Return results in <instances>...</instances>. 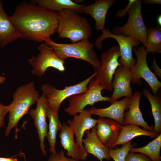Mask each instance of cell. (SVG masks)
I'll return each instance as SVG.
<instances>
[{
  "label": "cell",
  "instance_id": "cell-27",
  "mask_svg": "<svg viewBox=\"0 0 161 161\" xmlns=\"http://www.w3.org/2000/svg\"><path fill=\"white\" fill-rule=\"evenodd\" d=\"M146 49L153 53L161 52V28L158 25H151L148 28L146 39Z\"/></svg>",
  "mask_w": 161,
  "mask_h": 161
},
{
  "label": "cell",
  "instance_id": "cell-20",
  "mask_svg": "<svg viewBox=\"0 0 161 161\" xmlns=\"http://www.w3.org/2000/svg\"><path fill=\"white\" fill-rule=\"evenodd\" d=\"M74 136L72 129L66 123H63L59 136L61 143L67 151L66 156L76 161H85L79 147L75 141Z\"/></svg>",
  "mask_w": 161,
  "mask_h": 161
},
{
  "label": "cell",
  "instance_id": "cell-1",
  "mask_svg": "<svg viewBox=\"0 0 161 161\" xmlns=\"http://www.w3.org/2000/svg\"><path fill=\"white\" fill-rule=\"evenodd\" d=\"M58 14L24 1L16 7L10 18L19 38L41 42L57 32Z\"/></svg>",
  "mask_w": 161,
  "mask_h": 161
},
{
  "label": "cell",
  "instance_id": "cell-29",
  "mask_svg": "<svg viewBox=\"0 0 161 161\" xmlns=\"http://www.w3.org/2000/svg\"><path fill=\"white\" fill-rule=\"evenodd\" d=\"M125 161H152L146 155L140 153H135L129 151Z\"/></svg>",
  "mask_w": 161,
  "mask_h": 161
},
{
  "label": "cell",
  "instance_id": "cell-36",
  "mask_svg": "<svg viewBox=\"0 0 161 161\" xmlns=\"http://www.w3.org/2000/svg\"><path fill=\"white\" fill-rule=\"evenodd\" d=\"M157 22L159 26H161V15H159L157 17Z\"/></svg>",
  "mask_w": 161,
  "mask_h": 161
},
{
  "label": "cell",
  "instance_id": "cell-13",
  "mask_svg": "<svg viewBox=\"0 0 161 161\" xmlns=\"http://www.w3.org/2000/svg\"><path fill=\"white\" fill-rule=\"evenodd\" d=\"M35 109L29 110L28 113L34 120V125L38 135L40 142L39 148L44 156L46 155L44 144L45 139L48 131V126L46 121L47 112L48 107L46 98L43 94L36 102Z\"/></svg>",
  "mask_w": 161,
  "mask_h": 161
},
{
  "label": "cell",
  "instance_id": "cell-28",
  "mask_svg": "<svg viewBox=\"0 0 161 161\" xmlns=\"http://www.w3.org/2000/svg\"><path fill=\"white\" fill-rule=\"evenodd\" d=\"M131 141L127 143L120 148L116 149L109 148V154L114 161H125L126 157L130 149L136 144H131Z\"/></svg>",
  "mask_w": 161,
  "mask_h": 161
},
{
  "label": "cell",
  "instance_id": "cell-12",
  "mask_svg": "<svg viewBox=\"0 0 161 161\" xmlns=\"http://www.w3.org/2000/svg\"><path fill=\"white\" fill-rule=\"evenodd\" d=\"M92 115L87 110L78 114L73 115L72 120L67 121L68 126L73 130L76 137V143L79 147L85 160L88 155V153L83 147L82 143L83 137L85 131L89 130L97 124V119L92 118Z\"/></svg>",
  "mask_w": 161,
  "mask_h": 161
},
{
  "label": "cell",
  "instance_id": "cell-30",
  "mask_svg": "<svg viewBox=\"0 0 161 161\" xmlns=\"http://www.w3.org/2000/svg\"><path fill=\"white\" fill-rule=\"evenodd\" d=\"M65 150H61L58 153L50 154L47 161H76L72 158H68L65 155Z\"/></svg>",
  "mask_w": 161,
  "mask_h": 161
},
{
  "label": "cell",
  "instance_id": "cell-24",
  "mask_svg": "<svg viewBox=\"0 0 161 161\" xmlns=\"http://www.w3.org/2000/svg\"><path fill=\"white\" fill-rule=\"evenodd\" d=\"M47 116L49 121V130L46 137L49 146V151L52 154L57 153L55 149L56 137L58 131L61 130L62 125L60 122L58 112H55L48 107Z\"/></svg>",
  "mask_w": 161,
  "mask_h": 161
},
{
  "label": "cell",
  "instance_id": "cell-34",
  "mask_svg": "<svg viewBox=\"0 0 161 161\" xmlns=\"http://www.w3.org/2000/svg\"><path fill=\"white\" fill-rule=\"evenodd\" d=\"M142 1V3L146 4H161V0H143Z\"/></svg>",
  "mask_w": 161,
  "mask_h": 161
},
{
  "label": "cell",
  "instance_id": "cell-19",
  "mask_svg": "<svg viewBox=\"0 0 161 161\" xmlns=\"http://www.w3.org/2000/svg\"><path fill=\"white\" fill-rule=\"evenodd\" d=\"M142 95L139 92L136 91L131 98L129 110L124 114V125L134 124L140 126L146 130L154 131L144 120L140 109V103Z\"/></svg>",
  "mask_w": 161,
  "mask_h": 161
},
{
  "label": "cell",
  "instance_id": "cell-22",
  "mask_svg": "<svg viewBox=\"0 0 161 161\" xmlns=\"http://www.w3.org/2000/svg\"><path fill=\"white\" fill-rule=\"evenodd\" d=\"M31 3L46 10L59 12L66 9H73L77 12L82 13L83 4L76 3L71 0H33Z\"/></svg>",
  "mask_w": 161,
  "mask_h": 161
},
{
  "label": "cell",
  "instance_id": "cell-10",
  "mask_svg": "<svg viewBox=\"0 0 161 161\" xmlns=\"http://www.w3.org/2000/svg\"><path fill=\"white\" fill-rule=\"evenodd\" d=\"M119 48L116 45L102 54L100 66L95 80L103 89L112 91L113 89L112 79L117 68L120 65Z\"/></svg>",
  "mask_w": 161,
  "mask_h": 161
},
{
  "label": "cell",
  "instance_id": "cell-17",
  "mask_svg": "<svg viewBox=\"0 0 161 161\" xmlns=\"http://www.w3.org/2000/svg\"><path fill=\"white\" fill-rule=\"evenodd\" d=\"M115 0H96L91 5H84L82 12L89 14L95 20V28L98 30H105V22L106 15L110 8Z\"/></svg>",
  "mask_w": 161,
  "mask_h": 161
},
{
  "label": "cell",
  "instance_id": "cell-9",
  "mask_svg": "<svg viewBox=\"0 0 161 161\" xmlns=\"http://www.w3.org/2000/svg\"><path fill=\"white\" fill-rule=\"evenodd\" d=\"M109 38L114 39L118 43L120 53L119 62L121 66L130 71L136 62L132 55L133 47H137L140 43L132 37L114 34L109 30H106L102 31L101 35L96 39L95 45L98 49H101L103 46L102 42Z\"/></svg>",
  "mask_w": 161,
  "mask_h": 161
},
{
  "label": "cell",
  "instance_id": "cell-33",
  "mask_svg": "<svg viewBox=\"0 0 161 161\" xmlns=\"http://www.w3.org/2000/svg\"><path fill=\"white\" fill-rule=\"evenodd\" d=\"M152 64V67L154 71L156 74V75L160 78H161V69L157 65L154 57Z\"/></svg>",
  "mask_w": 161,
  "mask_h": 161
},
{
  "label": "cell",
  "instance_id": "cell-26",
  "mask_svg": "<svg viewBox=\"0 0 161 161\" xmlns=\"http://www.w3.org/2000/svg\"><path fill=\"white\" fill-rule=\"evenodd\" d=\"M161 148V134L147 145L141 148H131L129 151L144 154L149 157L152 161H161L160 155Z\"/></svg>",
  "mask_w": 161,
  "mask_h": 161
},
{
  "label": "cell",
  "instance_id": "cell-35",
  "mask_svg": "<svg viewBox=\"0 0 161 161\" xmlns=\"http://www.w3.org/2000/svg\"><path fill=\"white\" fill-rule=\"evenodd\" d=\"M17 158H5L0 157V161H17Z\"/></svg>",
  "mask_w": 161,
  "mask_h": 161
},
{
  "label": "cell",
  "instance_id": "cell-8",
  "mask_svg": "<svg viewBox=\"0 0 161 161\" xmlns=\"http://www.w3.org/2000/svg\"><path fill=\"white\" fill-rule=\"evenodd\" d=\"M102 90L95 79L93 78L89 82L86 92L69 98V105L64 109V111L69 115L73 116L83 112L87 105L93 106L95 103L100 101L110 102V97L102 95Z\"/></svg>",
  "mask_w": 161,
  "mask_h": 161
},
{
  "label": "cell",
  "instance_id": "cell-23",
  "mask_svg": "<svg viewBox=\"0 0 161 161\" xmlns=\"http://www.w3.org/2000/svg\"><path fill=\"white\" fill-rule=\"evenodd\" d=\"M142 135L149 136L151 138H156L158 136L154 131L142 129L137 125L134 124L126 125L123 126L117 140L110 148H112L118 145H123L134 137Z\"/></svg>",
  "mask_w": 161,
  "mask_h": 161
},
{
  "label": "cell",
  "instance_id": "cell-11",
  "mask_svg": "<svg viewBox=\"0 0 161 161\" xmlns=\"http://www.w3.org/2000/svg\"><path fill=\"white\" fill-rule=\"evenodd\" d=\"M132 51L136 56L137 60L135 65L130 71L131 82L139 84L140 79L143 78L148 84L154 95L157 94L161 87V83L148 67L147 61L148 52L143 46L138 47L137 49L135 47Z\"/></svg>",
  "mask_w": 161,
  "mask_h": 161
},
{
  "label": "cell",
  "instance_id": "cell-4",
  "mask_svg": "<svg viewBox=\"0 0 161 161\" xmlns=\"http://www.w3.org/2000/svg\"><path fill=\"white\" fill-rule=\"evenodd\" d=\"M44 42L62 59L65 61L68 58H72L84 61L92 66L94 72H97L100 61L94 50V44L90 43L88 39L69 44L57 43L51 39Z\"/></svg>",
  "mask_w": 161,
  "mask_h": 161
},
{
  "label": "cell",
  "instance_id": "cell-14",
  "mask_svg": "<svg viewBox=\"0 0 161 161\" xmlns=\"http://www.w3.org/2000/svg\"><path fill=\"white\" fill-rule=\"evenodd\" d=\"M96 133L102 143L109 148L117 140L123 126L113 120L100 117L97 119Z\"/></svg>",
  "mask_w": 161,
  "mask_h": 161
},
{
  "label": "cell",
  "instance_id": "cell-15",
  "mask_svg": "<svg viewBox=\"0 0 161 161\" xmlns=\"http://www.w3.org/2000/svg\"><path fill=\"white\" fill-rule=\"evenodd\" d=\"M114 75L113 91L109 102L112 103L123 97H131L133 93L131 86L132 78L130 71L120 65L116 69Z\"/></svg>",
  "mask_w": 161,
  "mask_h": 161
},
{
  "label": "cell",
  "instance_id": "cell-7",
  "mask_svg": "<svg viewBox=\"0 0 161 161\" xmlns=\"http://www.w3.org/2000/svg\"><path fill=\"white\" fill-rule=\"evenodd\" d=\"M38 55L32 56L28 60L33 68L31 73L41 78L48 68L51 67L61 72L65 70V61L59 57L53 49L46 43H42L38 47Z\"/></svg>",
  "mask_w": 161,
  "mask_h": 161
},
{
  "label": "cell",
  "instance_id": "cell-6",
  "mask_svg": "<svg viewBox=\"0 0 161 161\" xmlns=\"http://www.w3.org/2000/svg\"><path fill=\"white\" fill-rule=\"evenodd\" d=\"M94 72L90 77L79 83L73 85L66 86L63 89H58L48 83L41 86L42 94L45 96L48 107L52 110L58 112L62 102L67 98L86 92L90 81L97 75Z\"/></svg>",
  "mask_w": 161,
  "mask_h": 161
},
{
  "label": "cell",
  "instance_id": "cell-31",
  "mask_svg": "<svg viewBox=\"0 0 161 161\" xmlns=\"http://www.w3.org/2000/svg\"><path fill=\"white\" fill-rule=\"evenodd\" d=\"M9 106H4L0 103V127L4 124V120L6 114L9 112Z\"/></svg>",
  "mask_w": 161,
  "mask_h": 161
},
{
  "label": "cell",
  "instance_id": "cell-21",
  "mask_svg": "<svg viewBox=\"0 0 161 161\" xmlns=\"http://www.w3.org/2000/svg\"><path fill=\"white\" fill-rule=\"evenodd\" d=\"M18 38L10 17L5 13L0 0V46L4 47Z\"/></svg>",
  "mask_w": 161,
  "mask_h": 161
},
{
  "label": "cell",
  "instance_id": "cell-25",
  "mask_svg": "<svg viewBox=\"0 0 161 161\" xmlns=\"http://www.w3.org/2000/svg\"><path fill=\"white\" fill-rule=\"evenodd\" d=\"M142 93L151 104L155 123L153 129L154 131L158 135L161 134V97L160 95L152 94L147 89H143Z\"/></svg>",
  "mask_w": 161,
  "mask_h": 161
},
{
  "label": "cell",
  "instance_id": "cell-5",
  "mask_svg": "<svg viewBox=\"0 0 161 161\" xmlns=\"http://www.w3.org/2000/svg\"><path fill=\"white\" fill-rule=\"evenodd\" d=\"M142 0H134L128 12V19L122 26H117L112 30V33L132 37L146 47V39L148 28L143 20L141 13Z\"/></svg>",
  "mask_w": 161,
  "mask_h": 161
},
{
  "label": "cell",
  "instance_id": "cell-2",
  "mask_svg": "<svg viewBox=\"0 0 161 161\" xmlns=\"http://www.w3.org/2000/svg\"><path fill=\"white\" fill-rule=\"evenodd\" d=\"M57 32L59 37L67 38L75 43L90 37L91 27L86 19L79 15L75 10L70 9L58 12Z\"/></svg>",
  "mask_w": 161,
  "mask_h": 161
},
{
  "label": "cell",
  "instance_id": "cell-32",
  "mask_svg": "<svg viewBox=\"0 0 161 161\" xmlns=\"http://www.w3.org/2000/svg\"><path fill=\"white\" fill-rule=\"evenodd\" d=\"M134 0H129L126 7L123 9L119 10L117 13L116 16L117 18H123L125 17L126 13H128L129 8Z\"/></svg>",
  "mask_w": 161,
  "mask_h": 161
},
{
  "label": "cell",
  "instance_id": "cell-3",
  "mask_svg": "<svg viewBox=\"0 0 161 161\" xmlns=\"http://www.w3.org/2000/svg\"><path fill=\"white\" fill-rule=\"evenodd\" d=\"M40 96L36 89L34 82H31L18 87L13 94V101L8 105V123L5 131V135L8 136L12 129L17 126L21 118L28 113L30 108L36 103Z\"/></svg>",
  "mask_w": 161,
  "mask_h": 161
},
{
  "label": "cell",
  "instance_id": "cell-38",
  "mask_svg": "<svg viewBox=\"0 0 161 161\" xmlns=\"http://www.w3.org/2000/svg\"><path fill=\"white\" fill-rule=\"evenodd\" d=\"M23 156L24 158V161H26V158L24 154H23Z\"/></svg>",
  "mask_w": 161,
  "mask_h": 161
},
{
  "label": "cell",
  "instance_id": "cell-37",
  "mask_svg": "<svg viewBox=\"0 0 161 161\" xmlns=\"http://www.w3.org/2000/svg\"><path fill=\"white\" fill-rule=\"evenodd\" d=\"M6 80L5 78L3 76H0V83H3Z\"/></svg>",
  "mask_w": 161,
  "mask_h": 161
},
{
  "label": "cell",
  "instance_id": "cell-18",
  "mask_svg": "<svg viewBox=\"0 0 161 161\" xmlns=\"http://www.w3.org/2000/svg\"><path fill=\"white\" fill-rule=\"evenodd\" d=\"M96 126L91 129V131H86V138L82 140L84 149L88 153L92 155L100 161L103 159L109 161L112 158L109 154V148L101 142L96 133Z\"/></svg>",
  "mask_w": 161,
  "mask_h": 161
},
{
  "label": "cell",
  "instance_id": "cell-16",
  "mask_svg": "<svg viewBox=\"0 0 161 161\" xmlns=\"http://www.w3.org/2000/svg\"><path fill=\"white\" fill-rule=\"evenodd\" d=\"M131 98L126 97L122 100L114 101L110 106L107 108L97 109L93 108L88 111L91 115L113 120L123 126L124 112L129 109Z\"/></svg>",
  "mask_w": 161,
  "mask_h": 161
}]
</instances>
